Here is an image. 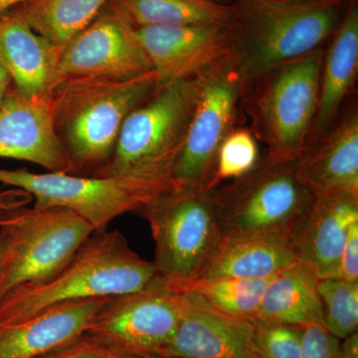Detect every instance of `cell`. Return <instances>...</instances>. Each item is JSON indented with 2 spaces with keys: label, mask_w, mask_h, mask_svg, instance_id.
Returning <instances> with one entry per match:
<instances>
[{
  "label": "cell",
  "mask_w": 358,
  "mask_h": 358,
  "mask_svg": "<svg viewBox=\"0 0 358 358\" xmlns=\"http://www.w3.org/2000/svg\"><path fill=\"white\" fill-rule=\"evenodd\" d=\"M180 293L182 308L178 327L157 357L259 358L254 320L230 317L194 294Z\"/></svg>",
  "instance_id": "cell-14"
},
{
  "label": "cell",
  "mask_w": 358,
  "mask_h": 358,
  "mask_svg": "<svg viewBox=\"0 0 358 358\" xmlns=\"http://www.w3.org/2000/svg\"><path fill=\"white\" fill-rule=\"evenodd\" d=\"M259 358H301L303 327L254 320Z\"/></svg>",
  "instance_id": "cell-28"
},
{
  "label": "cell",
  "mask_w": 358,
  "mask_h": 358,
  "mask_svg": "<svg viewBox=\"0 0 358 358\" xmlns=\"http://www.w3.org/2000/svg\"><path fill=\"white\" fill-rule=\"evenodd\" d=\"M355 220H358L357 195H313L289 237L298 263L319 280L339 278L343 247Z\"/></svg>",
  "instance_id": "cell-16"
},
{
  "label": "cell",
  "mask_w": 358,
  "mask_h": 358,
  "mask_svg": "<svg viewBox=\"0 0 358 358\" xmlns=\"http://www.w3.org/2000/svg\"><path fill=\"white\" fill-rule=\"evenodd\" d=\"M10 211L11 210H3V209H0V226L4 223V221H6V219Z\"/></svg>",
  "instance_id": "cell-36"
},
{
  "label": "cell",
  "mask_w": 358,
  "mask_h": 358,
  "mask_svg": "<svg viewBox=\"0 0 358 358\" xmlns=\"http://www.w3.org/2000/svg\"><path fill=\"white\" fill-rule=\"evenodd\" d=\"M181 308L180 292L157 277L141 291L108 299L81 338L121 357H157L176 333Z\"/></svg>",
  "instance_id": "cell-9"
},
{
  "label": "cell",
  "mask_w": 358,
  "mask_h": 358,
  "mask_svg": "<svg viewBox=\"0 0 358 358\" xmlns=\"http://www.w3.org/2000/svg\"><path fill=\"white\" fill-rule=\"evenodd\" d=\"M62 51L13 14L0 16V58L22 95L52 96L63 80Z\"/></svg>",
  "instance_id": "cell-19"
},
{
  "label": "cell",
  "mask_w": 358,
  "mask_h": 358,
  "mask_svg": "<svg viewBox=\"0 0 358 358\" xmlns=\"http://www.w3.org/2000/svg\"><path fill=\"white\" fill-rule=\"evenodd\" d=\"M109 6L134 28L145 26H232V3L213 0H110Z\"/></svg>",
  "instance_id": "cell-23"
},
{
  "label": "cell",
  "mask_w": 358,
  "mask_h": 358,
  "mask_svg": "<svg viewBox=\"0 0 358 358\" xmlns=\"http://www.w3.org/2000/svg\"><path fill=\"white\" fill-rule=\"evenodd\" d=\"M272 277L256 280L199 279L174 289L194 294L209 307L230 317L253 320L260 307L264 289Z\"/></svg>",
  "instance_id": "cell-25"
},
{
  "label": "cell",
  "mask_w": 358,
  "mask_h": 358,
  "mask_svg": "<svg viewBox=\"0 0 358 358\" xmlns=\"http://www.w3.org/2000/svg\"><path fill=\"white\" fill-rule=\"evenodd\" d=\"M341 353L343 358H358V334L357 331L350 334L348 338L341 339Z\"/></svg>",
  "instance_id": "cell-33"
},
{
  "label": "cell",
  "mask_w": 358,
  "mask_h": 358,
  "mask_svg": "<svg viewBox=\"0 0 358 358\" xmlns=\"http://www.w3.org/2000/svg\"><path fill=\"white\" fill-rule=\"evenodd\" d=\"M154 358H176V357H154Z\"/></svg>",
  "instance_id": "cell-39"
},
{
  "label": "cell",
  "mask_w": 358,
  "mask_h": 358,
  "mask_svg": "<svg viewBox=\"0 0 358 358\" xmlns=\"http://www.w3.org/2000/svg\"><path fill=\"white\" fill-rule=\"evenodd\" d=\"M199 87L200 76L159 85L127 117L112 159L99 176L154 186L173 182L174 162L182 148Z\"/></svg>",
  "instance_id": "cell-4"
},
{
  "label": "cell",
  "mask_w": 358,
  "mask_h": 358,
  "mask_svg": "<svg viewBox=\"0 0 358 358\" xmlns=\"http://www.w3.org/2000/svg\"><path fill=\"white\" fill-rule=\"evenodd\" d=\"M258 140L250 128H235L219 148L212 189L224 181L241 178L260 160Z\"/></svg>",
  "instance_id": "cell-27"
},
{
  "label": "cell",
  "mask_w": 358,
  "mask_h": 358,
  "mask_svg": "<svg viewBox=\"0 0 358 358\" xmlns=\"http://www.w3.org/2000/svg\"><path fill=\"white\" fill-rule=\"evenodd\" d=\"M324 49L275 66L245 89L250 129L273 162H294L307 147L319 106Z\"/></svg>",
  "instance_id": "cell-5"
},
{
  "label": "cell",
  "mask_w": 358,
  "mask_h": 358,
  "mask_svg": "<svg viewBox=\"0 0 358 358\" xmlns=\"http://www.w3.org/2000/svg\"><path fill=\"white\" fill-rule=\"evenodd\" d=\"M0 157L29 162L51 173H70L54 126L52 96H24L11 86L0 108Z\"/></svg>",
  "instance_id": "cell-15"
},
{
  "label": "cell",
  "mask_w": 358,
  "mask_h": 358,
  "mask_svg": "<svg viewBox=\"0 0 358 358\" xmlns=\"http://www.w3.org/2000/svg\"><path fill=\"white\" fill-rule=\"evenodd\" d=\"M37 358H38V357H37Z\"/></svg>",
  "instance_id": "cell-41"
},
{
  "label": "cell",
  "mask_w": 358,
  "mask_h": 358,
  "mask_svg": "<svg viewBox=\"0 0 358 358\" xmlns=\"http://www.w3.org/2000/svg\"><path fill=\"white\" fill-rule=\"evenodd\" d=\"M339 278L350 282H358V220L350 224L343 255Z\"/></svg>",
  "instance_id": "cell-31"
},
{
  "label": "cell",
  "mask_w": 358,
  "mask_h": 358,
  "mask_svg": "<svg viewBox=\"0 0 358 358\" xmlns=\"http://www.w3.org/2000/svg\"><path fill=\"white\" fill-rule=\"evenodd\" d=\"M213 192L223 235L275 234L289 237L313 194L296 171V160L261 157L253 169Z\"/></svg>",
  "instance_id": "cell-8"
},
{
  "label": "cell",
  "mask_w": 358,
  "mask_h": 358,
  "mask_svg": "<svg viewBox=\"0 0 358 358\" xmlns=\"http://www.w3.org/2000/svg\"><path fill=\"white\" fill-rule=\"evenodd\" d=\"M136 34L159 85L199 77L232 55L231 26H145Z\"/></svg>",
  "instance_id": "cell-13"
},
{
  "label": "cell",
  "mask_w": 358,
  "mask_h": 358,
  "mask_svg": "<svg viewBox=\"0 0 358 358\" xmlns=\"http://www.w3.org/2000/svg\"><path fill=\"white\" fill-rule=\"evenodd\" d=\"M157 277L117 230L94 232L51 279L18 287L0 299V329L64 301L112 298L147 288Z\"/></svg>",
  "instance_id": "cell-1"
},
{
  "label": "cell",
  "mask_w": 358,
  "mask_h": 358,
  "mask_svg": "<svg viewBox=\"0 0 358 358\" xmlns=\"http://www.w3.org/2000/svg\"><path fill=\"white\" fill-rule=\"evenodd\" d=\"M299 178L313 195L358 196V113L357 107L308 145L296 159Z\"/></svg>",
  "instance_id": "cell-17"
},
{
  "label": "cell",
  "mask_w": 358,
  "mask_h": 358,
  "mask_svg": "<svg viewBox=\"0 0 358 358\" xmlns=\"http://www.w3.org/2000/svg\"><path fill=\"white\" fill-rule=\"evenodd\" d=\"M245 85L232 56L200 75L199 98L173 169L180 185L212 189L219 148L236 128Z\"/></svg>",
  "instance_id": "cell-11"
},
{
  "label": "cell",
  "mask_w": 358,
  "mask_h": 358,
  "mask_svg": "<svg viewBox=\"0 0 358 358\" xmlns=\"http://www.w3.org/2000/svg\"><path fill=\"white\" fill-rule=\"evenodd\" d=\"M357 67L358 2L350 0L345 16L329 40V47L324 49L319 106L308 145L338 121L341 107L355 86Z\"/></svg>",
  "instance_id": "cell-20"
},
{
  "label": "cell",
  "mask_w": 358,
  "mask_h": 358,
  "mask_svg": "<svg viewBox=\"0 0 358 358\" xmlns=\"http://www.w3.org/2000/svg\"><path fill=\"white\" fill-rule=\"evenodd\" d=\"M1 255H2V238H1V233H0V261H1Z\"/></svg>",
  "instance_id": "cell-38"
},
{
  "label": "cell",
  "mask_w": 358,
  "mask_h": 358,
  "mask_svg": "<svg viewBox=\"0 0 358 358\" xmlns=\"http://www.w3.org/2000/svg\"><path fill=\"white\" fill-rule=\"evenodd\" d=\"M136 29L107 4L63 49V78L126 81L152 72Z\"/></svg>",
  "instance_id": "cell-12"
},
{
  "label": "cell",
  "mask_w": 358,
  "mask_h": 358,
  "mask_svg": "<svg viewBox=\"0 0 358 358\" xmlns=\"http://www.w3.org/2000/svg\"><path fill=\"white\" fill-rule=\"evenodd\" d=\"M136 214L150 224L157 277L173 288L199 279L222 242L212 190L173 181Z\"/></svg>",
  "instance_id": "cell-6"
},
{
  "label": "cell",
  "mask_w": 358,
  "mask_h": 358,
  "mask_svg": "<svg viewBox=\"0 0 358 358\" xmlns=\"http://www.w3.org/2000/svg\"><path fill=\"white\" fill-rule=\"evenodd\" d=\"M350 0H232V59L245 89L272 69L320 48L333 36Z\"/></svg>",
  "instance_id": "cell-2"
},
{
  "label": "cell",
  "mask_w": 358,
  "mask_h": 358,
  "mask_svg": "<svg viewBox=\"0 0 358 358\" xmlns=\"http://www.w3.org/2000/svg\"><path fill=\"white\" fill-rule=\"evenodd\" d=\"M317 282L312 271L300 263L277 273L264 289L255 320L298 327H324Z\"/></svg>",
  "instance_id": "cell-22"
},
{
  "label": "cell",
  "mask_w": 358,
  "mask_h": 358,
  "mask_svg": "<svg viewBox=\"0 0 358 358\" xmlns=\"http://www.w3.org/2000/svg\"><path fill=\"white\" fill-rule=\"evenodd\" d=\"M0 183L29 193L36 208L62 207L75 212L95 232L107 230L113 220L124 213H136L171 185L154 186L128 179L51 171L35 173L26 169H0Z\"/></svg>",
  "instance_id": "cell-10"
},
{
  "label": "cell",
  "mask_w": 358,
  "mask_h": 358,
  "mask_svg": "<svg viewBox=\"0 0 358 358\" xmlns=\"http://www.w3.org/2000/svg\"><path fill=\"white\" fill-rule=\"evenodd\" d=\"M301 358H343L341 339L322 326L303 327Z\"/></svg>",
  "instance_id": "cell-29"
},
{
  "label": "cell",
  "mask_w": 358,
  "mask_h": 358,
  "mask_svg": "<svg viewBox=\"0 0 358 358\" xmlns=\"http://www.w3.org/2000/svg\"><path fill=\"white\" fill-rule=\"evenodd\" d=\"M110 0H27L8 13L59 48L88 27Z\"/></svg>",
  "instance_id": "cell-24"
},
{
  "label": "cell",
  "mask_w": 358,
  "mask_h": 358,
  "mask_svg": "<svg viewBox=\"0 0 358 358\" xmlns=\"http://www.w3.org/2000/svg\"><path fill=\"white\" fill-rule=\"evenodd\" d=\"M159 86L155 71L126 80L63 78L52 94L54 126L71 174L99 176L124 122Z\"/></svg>",
  "instance_id": "cell-3"
},
{
  "label": "cell",
  "mask_w": 358,
  "mask_h": 358,
  "mask_svg": "<svg viewBox=\"0 0 358 358\" xmlns=\"http://www.w3.org/2000/svg\"><path fill=\"white\" fill-rule=\"evenodd\" d=\"M213 1L219 2V3L229 4L232 0H213Z\"/></svg>",
  "instance_id": "cell-37"
},
{
  "label": "cell",
  "mask_w": 358,
  "mask_h": 358,
  "mask_svg": "<svg viewBox=\"0 0 358 358\" xmlns=\"http://www.w3.org/2000/svg\"><path fill=\"white\" fill-rule=\"evenodd\" d=\"M38 358H124L107 352L81 338Z\"/></svg>",
  "instance_id": "cell-30"
},
{
  "label": "cell",
  "mask_w": 358,
  "mask_h": 358,
  "mask_svg": "<svg viewBox=\"0 0 358 358\" xmlns=\"http://www.w3.org/2000/svg\"><path fill=\"white\" fill-rule=\"evenodd\" d=\"M296 263L288 237L255 233L224 235L199 279H265Z\"/></svg>",
  "instance_id": "cell-21"
},
{
  "label": "cell",
  "mask_w": 358,
  "mask_h": 358,
  "mask_svg": "<svg viewBox=\"0 0 358 358\" xmlns=\"http://www.w3.org/2000/svg\"><path fill=\"white\" fill-rule=\"evenodd\" d=\"M13 86V80L7 71L6 66L0 58V108L3 103L4 99Z\"/></svg>",
  "instance_id": "cell-34"
},
{
  "label": "cell",
  "mask_w": 358,
  "mask_h": 358,
  "mask_svg": "<svg viewBox=\"0 0 358 358\" xmlns=\"http://www.w3.org/2000/svg\"><path fill=\"white\" fill-rule=\"evenodd\" d=\"M109 298L56 303L0 329V358H37L79 338Z\"/></svg>",
  "instance_id": "cell-18"
},
{
  "label": "cell",
  "mask_w": 358,
  "mask_h": 358,
  "mask_svg": "<svg viewBox=\"0 0 358 358\" xmlns=\"http://www.w3.org/2000/svg\"><path fill=\"white\" fill-rule=\"evenodd\" d=\"M279 1H289V0H279Z\"/></svg>",
  "instance_id": "cell-40"
},
{
  "label": "cell",
  "mask_w": 358,
  "mask_h": 358,
  "mask_svg": "<svg viewBox=\"0 0 358 358\" xmlns=\"http://www.w3.org/2000/svg\"><path fill=\"white\" fill-rule=\"evenodd\" d=\"M33 200L31 195L20 188L0 192V209L14 210L27 206Z\"/></svg>",
  "instance_id": "cell-32"
},
{
  "label": "cell",
  "mask_w": 358,
  "mask_h": 358,
  "mask_svg": "<svg viewBox=\"0 0 358 358\" xmlns=\"http://www.w3.org/2000/svg\"><path fill=\"white\" fill-rule=\"evenodd\" d=\"M25 1L27 0H0V16Z\"/></svg>",
  "instance_id": "cell-35"
},
{
  "label": "cell",
  "mask_w": 358,
  "mask_h": 358,
  "mask_svg": "<svg viewBox=\"0 0 358 358\" xmlns=\"http://www.w3.org/2000/svg\"><path fill=\"white\" fill-rule=\"evenodd\" d=\"M317 291L327 331L341 341L357 331L358 282L319 280Z\"/></svg>",
  "instance_id": "cell-26"
},
{
  "label": "cell",
  "mask_w": 358,
  "mask_h": 358,
  "mask_svg": "<svg viewBox=\"0 0 358 358\" xmlns=\"http://www.w3.org/2000/svg\"><path fill=\"white\" fill-rule=\"evenodd\" d=\"M95 230L62 207L14 209L0 226V299L11 289L51 279Z\"/></svg>",
  "instance_id": "cell-7"
}]
</instances>
